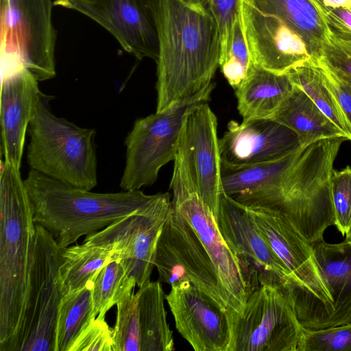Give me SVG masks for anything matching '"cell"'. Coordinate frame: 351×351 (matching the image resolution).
Listing matches in <instances>:
<instances>
[{"label":"cell","instance_id":"d590c367","mask_svg":"<svg viewBox=\"0 0 351 351\" xmlns=\"http://www.w3.org/2000/svg\"><path fill=\"white\" fill-rule=\"evenodd\" d=\"M317 60L337 75L351 81V39L338 38L330 33Z\"/></svg>","mask_w":351,"mask_h":351},{"label":"cell","instance_id":"ffe728a7","mask_svg":"<svg viewBox=\"0 0 351 351\" xmlns=\"http://www.w3.org/2000/svg\"><path fill=\"white\" fill-rule=\"evenodd\" d=\"M332 304L323 328L351 323V246L322 240L311 243Z\"/></svg>","mask_w":351,"mask_h":351},{"label":"cell","instance_id":"e0dca14e","mask_svg":"<svg viewBox=\"0 0 351 351\" xmlns=\"http://www.w3.org/2000/svg\"><path fill=\"white\" fill-rule=\"evenodd\" d=\"M178 332L195 351H228V313L189 282L171 287L165 295Z\"/></svg>","mask_w":351,"mask_h":351},{"label":"cell","instance_id":"7402d4cb","mask_svg":"<svg viewBox=\"0 0 351 351\" xmlns=\"http://www.w3.org/2000/svg\"><path fill=\"white\" fill-rule=\"evenodd\" d=\"M271 117L293 130L301 147L325 138L345 137L348 140L346 134L295 85Z\"/></svg>","mask_w":351,"mask_h":351},{"label":"cell","instance_id":"6da1fadb","mask_svg":"<svg viewBox=\"0 0 351 351\" xmlns=\"http://www.w3.org/2000/svg\"><path fill=\"white\" fill-rule=\"evenodd\" d=\"M152 2L158 37L156 112H161L214 84L220 45L206 0Z\"/></svg>","mask_w":351,"mask_h":351},{"label":"cell","instance_id":"e575fe53","mask_svg":"<svg viewBox=\"0 0 351 351\" xmlns=\"http://www.w3.org/2000/svg\"><path fill=\"white\" fill-rule=\"evenodd\" d=\"M312 1L332 35L351 39V0Z\"/></svg>","mask_w":351,"mask_h":351},{"label":"cell","instance_id":"836d02e7","mask_svg":"<svg viewBox=\"0 0 351 351\" xmlns=\"http://www.w3.org/2000/svg\"><path fill=\"white\" fill-rule=\"evenodd\" d=\"M215 21L219 38L220 56L228 51L236 21L242 9L243 0H206Z\"/></svg>","mask_w":351,"mask_h":351},{"label":"cell","instance_id":"f1b7e54d","mask_svg":"<svg viewBox=\"0 0 351 351\" xmlns=\"http://www.w3.org/2000/svg\"><path fill=\"white\" fill-rule=\"evenodd\" d=\"M136 285L120 259L106 264L93 281L91 297L95 317L105 318L114 306L133 293Z\"/></svg>","mask_w":351,"mask_h":351},{"label":"cell","instance_id":"277c9868","mask_svg":"<svg viewBox=\"0 0 351 351\" xmlns=\"http://www.w3.org/2000/svg\"><path fill=\"white\" fill-rule=\"evenodd\" d=\"M24 180L35 224L63 249L139 210L156 197L141 190L91 192L32 169Z\"/></svg>","mask_w":351,"mask_h":351},{"label":"cell","instance_id":"83f0119b","mask_svg":"<svg viewBox=\"0 0 351 351\" xmlns=\"http://www.w3.org/2000/svg\"><path fill=\"white\" fill-rule=\"evenodd\" d=\"M287 73L293 85L302 90L351 141V127L334 95L326 85L316 60H313L296 66Z\"/></svg>","mask_w":351,"mask_h":351},{"label":"cell","instance_id":"8992f818","mask_svg":"<svg viewBox=\"0 0 351 351\" xmlns=\"http://www.w3.org/2000/svg\"><path fill=\"white\" fill-rule=\"evenodd\" d=\"M214 86L213 84L196 97L135 121L125 141V165L120 181L123 191L141 190L156 182L160 169L176 158L186 110L208 101Z\"/></svg>","mask_w":351,"mask_h":351},{"label":"cell","instance_id":"3957f363","mask_svg":"<svg viewBox=\"0 0 351 351\" xmlns=\"http://www.w3.org/2000/svg\"><path fill=\"white\" fill-rule=\"evenodd\" d=\"M36 230L20 169L1 160L0 174V351H16Z\"/></svg>","mask_w":351,"mask_h":351},{"label":"cell","instance_id":"2e32d148","mask_svg":"<svg viewBox=\"0 0 351 351\" xmlns=\"http://www.w3.org/2000/svg\"><path fill=\"white\" fill-rule=\"evenodd\" d=\"M219 138L222 166L237 167L274 161L299 149L297 134L271 117L230 121Z\"/></svg>","mask_w":351,"mask_h":351},{"label":"cell","instance_id":"1f68e13d","mask_svg":"<svg viewBox=\"0 0 351 351\" xmlns=\"http://www.w3.org/2000/svg\"><path fill=\"white\" fill-rule=\"evenodd\" d=\"M296 351H351V323L322 329L302 327Z\"/></svg>","mask_w":351,"mask_h":351},{"label":"cell","instance_id":"f35d334b","mask_svg":"<svg viewBox=\"0 0 351 351\" xmlns=\"http://www.w3.org/2000/svg\"><path fill=\"white\" fill-rule=\"evenodd\" d=\"M346 240L348 241V243L351 246V226L348 231V232L346 234Z\"/></svg>","mask_w":351,"mask_h":351},{"label":"cell","instance_id":"d6986e66","mask_svg":"<svg viewBox=\"0 0 351 351\" xmlns=\"http://www.w3.org/2000/svg\"><path fill=\"white\" fill-rule=\"evenodd\" d=\"M0 123L4 161L20 169L25 136L38 101V80L20 62L2 63Z\"/></svg>","mask_w":351,"mask_h":351},{"label":"cell","instance_id":"4fadbf2b","mask_svg":"<svg viewBox=\"0 0 351 351\" xmlns=\"http://www.w3.org/2000/svg\"><path fill=\"white\" fill-rule=\"evenodd\" d=\"M216 222L223 238L241 263L249 295L260 286H282L291 277L247 207L223 192L219 197Z\"/></svg>","mask_w":351,"mask_h":351},{"label":"cell","instance_id":"4dcf8cb0","mask_svg":"<svg viewBox=\"0 0 351 351\" xmlns=\"http://www.w3.org/2000/svg\"><path fill=\"white\" fill-rule=\"evenodd\" d=\"M117 308L112 351H141L138 293L119 302Z\"/></svg>","mask_w":351,"mask_h":351},{"label":"cell","instance_id":"484cf974","mask_svg":"<svg viewBox=\"0 0 351 351\" xmlns=\"http://www.w3.org/2000/svg\"><path fill=\"white\" fill-rule=\"evenodd\" d=\"M276 160L251 165L221 167L224 193L232 197L254 194L274 184L292 162L296 151Z\"/></svg>","mask_w":351,"mask_h":351},{"label":"cell","instance_id":"5bb4252c","mask_svg":"<svg viewBox=\"0 0 351 351\" xmlns=\"http://www.w3.org/2000/svg\"><path fill=\"white\" fill-rule=\"evenodd\" d=\"M53 5L90 18L136 58L158 56V37L152 0H56Z\"/></svg>","mask_w":351,"mask_h":351},{"label":"cell","instance_id":"cb8c5ba5","mask_svg":"<svg viewBox=\"0 0 351 351\" xmlns=\"http://www.w3.org/2000/svg\"><path fill=\"white\" fill-rule=\"evenodd\" d=\"M141 351L175 350L173 330L167 320L165 293L159 280L138 291Z\"/></svg>","mask_w":351,"mask_h":351},{"label":"cell","instance_id":"d4e9b609","mask_svg":"<svg viewBox=\"0 0 351 351\" xmlns=\"http://www.w3.org/2000/svg\"><path fill=\"white\" fill-rule=\"evenodd\" d=\"M116 259L117 251L86 242L63 249L59 267L63 296L93 283L99 271Z\"/></svg>","mask_w":351,"mask_h":351},{"label":"cell","instance_id":"ac0fdd59","mask_svg":"<svg viewBox=\"0 0 351 351\" xmlns=\"http://www.w3.org/2000/svg\"><path fill=\"white\" fill-rule=\"evenodd\" d=\"M242 14L254 64L283 74L313 60L304 39L280 18L260 11L246 0H243Z\"/></svg>","mask_w":351,"mask_h":351},{"label":"cell","instance_id":"4316f807","mask_svg":"<svg viewBox=\"0 0 351 351\" xmlns=\"http://www.w3.org/2000/svg\"><path fill=\"white\" fill-rule=\"evenodd\" d=\"M91 289L92 283L62 297L56 322L55 351H69L82 330L96 317Z\"/></svg>","mask_w":351,"mask_h":351},{"label":"cell","instance_id":"d6a6232c","mask_svg":"<svg viewBox=\"0 0 351 351\" xmlns=\"http://www.w3.org/2000/svg\"><path fill=\"white\" fill-rule=\"evenodd\" d=\"M331 195L335 226L346 235L351 226V167L333 170L331 176Z\"/></svg>","mask_w":351,"mask_h":351},{"label":"cell","instance_id":"44dd1931","mask_svg":"<svg viewBox=\"0 0 351 351\" xmlns=\"http://www.w3.org/2000/svg\"><path fill=\"white\" fill-rule=\"evenodd\" d=\"M294 88L287 73L278 74L254 64L235 90L243 120L271 117Z\"/></svg>","mask_w":351,"mask_h":351},{"label":"cell","instance_id":"8d00e7d4","mask_svg":"<svg viewBox=\"0 0 351 351\" xmlns=\"http://www.w3.org/2000/svg\"><path fill=\"white\" fill-rule=\"evenodd\" d=\"M112 329L105 318L93 319L77 336L69 351H112Z\"/></svg>","mask_w":351,"mask_h":351},{"label":"cell","instance_id":"9c48e42d","mask_svg":"<svg viewBox=\"0 0 351 351\" xmlns=\"http://www.w3.org/2000/svg\"><path fill=\"white\" fill-rule=\"evenodd\" d=\"M36 237L27 306L16 351H55L56 327L63 294L59 274L63 248L44 228Z\"/></svg>","mask_w":351,"mask_h":351},{"label":"cell","instance_id":"ba28073f","mask_svg":"<svg viewBox=\"0 0 351 351\" xmlns=\"http://www.w3.org/2000/svg\"><path fill=\"white\" fill-rule=\"evenodd\" d=\"M173 161L169 186L172 206L193 228L208 254L228 295L231 313L240 314L249 295L241 263L221 234L213 214L202 199L183 158L177 153Z\"/></svg>","mask_w":351,"mask_h":351},{"label":"cell","instance_id":"52a82bcc","mask_svg":"<svg viewBox=\"0 0 351 351\" xmlns=\"http://www.w3.org/2000/svg\"><path fill=\"white\" fill-rule=\"evenodd\" d=\"M228 317V351L297 350L302 326L282 286H260L249 295L240 314Z\"/></svg>","mask_w":351,"mask_h":351},{"label":"cell","instance_id":"603a6c76","mask_svg":"<svg viewBox=\"0 0 351 351\" xmlns=\"http://www.w3.org/2000/svg\"><path fill=\"white\" fill-rule=\"evenodd\" d=\"M260 11L280 18L306 43L317 60L328 42L330 30L312 0H246Z\"/></svg>","mask_w":351,"mask_h":351},{"label":"cell","instance_id":"74e56055","mask_svg":"<svg viewBox=\"0 0 351 351\" xmlns=\"http://www.w3.org/2000/svg\"><path fill=\"white\" fill-rule=\"evenodd\" d=\"M316 62L320 67L326 85L351 127V81L337 75L321 62Z\"/></svg>","mask_w":351,"mask_h":351},{"label":"cell","instance_id":"f546056e","mask_svg":"<svg viewBox=\"0 0 351 351\" xmlns=\"http://www.w3.org/2000/svg\"><path fill=\"white\" fill-rule=\"evenodd\" d=\"M253 66L245 38L241 9L234 25L230 47L226 54L219 59V66L229 84L236 90L245 80Z\"/></svg>","mask_w":351,"mask_h":351},{"label":"cell","instance_id":"30bf717a","mask_svg":"<svg viewBox=\"0 0 351 351\" xmlns=\"http://www.w3.org/2000/svg\"><path fill=\"white\" fill-rule=\"evenodd\" d=\"M51 0H1V55L17 59L39 81L56 75Z\"/></svg>","mask_w":351,"mask_h":351},{"label":"cell","instance_id":"5b68a950","mask_svg":"<svg viewBox=\"0 0 351 351\" xmlns=\"http://www.w3.org/2000/svg\"><path fill=\"white\" fill-rule=\"evenodd\" d=\"M45 95L28 127L30 169L92 190L97 184L95 130L53 114Z\"/></svg>","mask_w":351,"mask_h":351},{"label":"cell","instance_id":"7c38bea8","mask_svg":"<svg viewBox=\"0 0 351 351\" xmlns=\"http://www.w3.org/2000/svg\"><path fill=\"white\" fill-rule=\"evenodd\" d=\"M171 207L169 193H157L147 205L86 236L84 242L117 251L128 274L141 287L150 281L158 241Z\"/></svg>","mask_w":351,"mask_h":351},{"label":"cell","instance_id":"9a60e30c","mask_svg":"<svg viewBox=\"0 0 351 351\" xmlns=\"http://www.w3.org/2000/svg\"><path fill=\"white\" fill-rule=\"evenodd\" d=\"M177 153L183 158L203 201L216 220L223 192L217 119L206 102L190 107L184 114Z\"/></svg>","mask_w":351,"mask_h":351},{"label":"cell","instance_id":"7a4b0ae2","mask_svg":"<svg viewBox=\"0 0 351 351\" xmlns=\"http://www.w3.org/2000/svg\"><path fill=\"white\" fill-rule=\"evenodd\" d=\"M345 137L325 138L300 147L278 181L268 189L236 201L260 207L287 218L308 243L324 239L335 223L331 195V176L335 158Z\"/></svg>","mask_w":351,"mask_h":351},{"label":"cell","instance_id":"8fae6325","mask_svg":"<svg viewBox=\"0 0 351 351\" xmlns=\"http://www.w3.org/2000/svg\"><path fill=\"white\" fill-rule=\"evenodd\" d=\"M154 264L160 282L171 287L189 282L231 313L213 261L193 228L173 206L158 241Z\"/></svg>","mask_w":351,"mask_h":351}]
</instances>
